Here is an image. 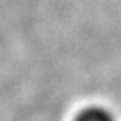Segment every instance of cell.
<instances>
[{
  "label": "cell",
  "mask_w": 121,
  "mask_h": 121,
  "mask_svg": "<svg viewBox=\"0 0 121 121\" xmlns=\"http://www.w3.org/2000/svg\"><path fill=\"white\" fill-rule=\"evenodd\" d=\"M74 121H115L113 115L101 106H89L76 115Z\"/></svg>",
  "instance_id": "6da1fadb"
}]
</instances>
